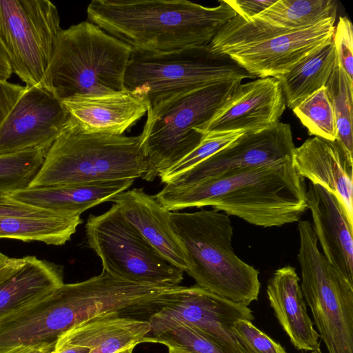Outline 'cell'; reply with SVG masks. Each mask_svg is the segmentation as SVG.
<instances>
[{"label": "cell", "instance_id": "cell-14", "mask_svg": "<svg viewBox=\"0 0 353 353\" xmlns=\"http://www.w3.org/2000/svg\"><path fill=\"white\" fill-rule=\"evenodd\" d=\"M336 18L225 51L255 77H276L292 69L306 57L333 39Z\"/></svg>", "mask_w": 353, "mask_h": 353}, {"label": "cell", "instance_id": "cell-29", "mask_svg": "<svg viewBox=\"0 0 353 353\" xmlns=\"http://www.w3.org/2000/svg\"><path fill=\"white\" fill-rule=\"evenodd\" d=\"M292 110L310 135L336 141L337 132L334 110L325 86Z\"/></svg>", "mask_w": 353, "mask_h": 353}, {"label": "cell", "instance_id": "cell-27", "mask_svg": "<svg viewBox=\"0 0 353 353\" xmlns=\"http://www.w3.org/2000/svg\"><path fill=\"white\" fill-rule=\"evenodd\" d=\"M332 103L336 127V143L353 162V83L339 65L325 85Z\"/></svg>", "mask_w": 353, "mask_h": 353}, {"label": "cell", "instance_id": "cell-20", "mask_svg": "<svg viewBox=\"0 0 353 353\" xmlns=\"http://www.w3.org/2000/svg\"><path fill=\"white\" fill-rule=\"evenodd\" d=\"M130 222L165 259L185 272L188 265L180 242L169 224L170 212L143 188L123 191L110 199Z\"/></svg>", "mask_w": 353, "mask_h": 353}, {"label": "cell", "instance_id": "cell-5", "mask_svg": "<svg viewBox=\"0 0 353 353\" xmlns=\"http://www.w3.org/2000/svg\"><path fill=\"white\" fill-rule=\"evenodd\" d=\"M132 53L129 45L89 21L61 29L47 72V88L61 101L75 95L124 90Z\"/></svg>", "mask_w": 353, "mask_h": 353}, {"label": "cell", "instance_id": "cell-39", "mask_svg": "<svg viewBox=\"0 0 353 353\" xmlns=\"http://www.w3.org/2000/svg\"><path fill=\"white\" fill-rule=\"evenodd\" d=\"M134 348V347H130V348L125 349L124 350L120 351V352H117V353H132V351H133Z\"/></svg>", "mask_w": 353, "mask_h": 353}, {"label": "cell", "instance_id": "cell-6", "mask_svg": "<svg viewBox=\"0 0 353 353\" xmlns=\"http://www.w3.org/2000/svg\"><path fill=\"white\" fill-rule=\"evenodd\" d=\"M233 80L170 97L150 108L139 135L152 181L194 150L203 135L194 130L209 121L241 83Z\"/></svg>", "mask_w": 353, "mask_h": 353}, {"label": "cell", "instance_id": "cell-33", "mask_svg": "<svg viewBox=\"0 0 353 353\" xmlns=\"http://www.w3.org/2000/svg\"><path fill=\"white\" fill-rule=\"evenodd\" d=\"M26 90V85L0 80V126Z\"/></svg>", "mask_w": 353, "mask_h": 353}, {"label": "cell", "instance_id": "cell-7", "mask_svg": "<svg viewBox=\"0 0 353 353\" xmlns=\"http://www.w3.org/2000/svg\"><path fill=\"white\" fill-rule=\"evenodd\" d=\"M254 78L230 56L214 51L208 44L161 53L132 50L124 85L142 97L150 108L206 85Z\"/></svg>", "mask_w": 353, "mask_h": 353}, {"label": "cell", "instance_id": "cell-11", "mask_svg": "<svg viewBox=\"0 0 353 353\" xmlns=\"http://www.w3.org/2000/svg\"><path fill=\"white\" fill-rule=\"evenodd\" d=\"M159 314L183 321L225 353H248L232 331L238 320L254 319L248 306L210 292L197 285H178L161 294Z\"/></svg>", "mask_w": 353, "mask_h": 353}, {"label": "cell", "instance_id": "cell-8", "mask_svg": "<svg viewBox=\"0 0 353 353\" xmlns=\"http://www.w3.org/2000/svg\"><path fill=\"white\" fill-rule=\"evenodd\" d=\"M300 284L328 353H353V283L320 252L312 223H298Z\"/></svg>", "mask_w": 353, "mask_h": 353}, {"label": "cell", "instance_id": "cell-30", "mask_svg": "<svg viewBox=\"0 0 353 353\" xmlns=\"http://www.w3.org/2000/svg\"><path fill=\"white\" fill-rule=\"evenodd\" d=\"M245 132L246 131L238 130L203 135L200 144L194 150L159 175L161 182L165 184L170 183L178 176L234 141Z\"/></svg>", "mask_w": 353, "mask_h": 353}, {"label": "cell", "instance_id": "cell-23", "mask_svg": "<svg viewBox=\"0 0 353 353\" xmlns=\"http://www.w3.org/2000/svg\"><path fill=\"white\" fill-rule=\"evenodd\" d=\"M134 180L100 181L83 184L25 188L6 192L21 201L52 211L81 214L127 190Z\"/></svg>", "mask_w": 353, "mask_h": 353}, {"label": "cell", "instance_id": "cell-2", "mask_svg": "<svg viewBox=\"0 0 353 353\" xmlns=\"http://www.w3.org/2000/svg\"><path fill=\"white\" fill-rule=\"evenodd\" d=\"M206 7L187 0H92L88 21L132 50L161 53L208 45L236 14L220 0Z\"/></svg>", "mask_w": 353, "mask_h": 353}, {"label": "cell", "instance_id": "cell-25", "mask_svg": "<svg viewBox=\"0 0 353 353\" xmlns=\"http://www.w3.org/2000/svg\"><path fill=\"white\" fill-rule=\"evenodd\" d=\"M337 65L332 39L306 57L289 72L274 77L281 85L286 105L292 110L324 87Z\"/></svg>", "mask_w": 353, "mask_h": 353}, {"label": "cell", "instance_id": "cell-24", "mask_svg": "<svg viewBox=\"0 0 353 353\" xmlns=\"http://www.w3.org/2000/svg\"><path fill=\"white\" fill-rule=\"evenodd\" d=\"M63 283L62 267L34 256H25L24 263L0 285V320Z\"/></svg>", "mask_w": 353, "mask_h": 353}, {"label": "cell", "instance_id": "cell-26", "mask_svg": "<svg viewBox=\"0 0 353 353\" xmlns=\"http://www.w3.org/2000/svg\"><path fill=\"white\" fill-rule=\"evenodd\" d=\"M337 8V2L333 0H276L253 19L268 26L297 30L336 18Z\"/></svg>", "mask_w": 353, "mask_h": 353}, {"label": "cell", "instance_id": "cell-12", "mask_svg": "<svg viewBox=\"0 0 353 353\" xmlns=\"http://www.w3.org/2000/svg\"><path fill=\"white\" fill-rule=\"evenodd\" d=\"M294 148L290 125L279 121L265 130L245 132L165 185L183 186L235 170L292 161Z\"/></svg>", "mask_w": 353, "mask_h": 353}, {"label": "cell", "instance_id": "cell-28", "mask_svg": "<svg viewBox=\"0 0 353 353\" xmlns=\"http://www.w3.org/2000/svg\"><path fill=\"white\" fill-rule=\"evenodd\" d=\"M48 149L0 155V192L27 188L39 172Z\"/></svg>", "mask_w": 353, "mask_h": 353}, {"label": "cell", "instance_id": "cell-13", "mask_svg": "<svg viewBox=\"0 0 353 353\" xmlns=\"http://www.w3.org/2000/svg\"><path fill=\"white\" fill-rule=\"evenodd\" d=\"M70 119L68 110L50 90L26 88L0 126V155L49 149Z\"/></svg>", "mask_w": 353, "mask_h": 353}, {"label": "cell", "instance_id": "cell-16", "mask_svg": "<svg viewBox=\"0 0 353 353\" xmlns=\"http://www.w3.org/2000/svg\"><path fill=\"white\" fill-rule=\"evenodd\" d=\"M292 164L301 177L333 194L353 224V162L336 141L305 140L295 147Z\"/></svg>", "mask_w": 353, "mask_h": 353}, {"label": "cell", "instance_id": "cell-40", "mask_svg": "<svg viewBox=\"0 0 353 353\" xmlns=\"http://www.w3.org/2000/svg\"><path fill=\"white\" fill-rule=\"evenodd\" d=\"M312 353H323L320 347L314 350V351H312Z\"/></svg>", "mask_w": 353, "mask_h": 353}, {"label": "cell", "instance_id": "cell-34", "mask_svg": "<svg viewBox=\"0 0 353 353\" xmlns=\"http://www.w3.org/2000/svg\"><path fill=\"white\" fill-rule=\"evenodd\" d=\"M276 0H225L236 14L246 21H251Z\"/></svg>", "mask_w": 353, "mask_h": 353}, {"label": "cell", "instance_id": "cell-35", "mask_svg": "<svg viewBox=\"0 0 353 353\" xmlns=\"http://www.w3.org/2000/svg\"><path fill=\"white\" fill-rule=\"evenodd\" d=\"M24 261L25 257L10 258L0 252V285L19 268Z\"/></svg>", "mask_w": 353, "mask_h": 353}, {"label": "cell", "instance_id": "cell-31", "mask_svg": "<svg viewBox=\"0 0 353 353\" xmlns=\"http://www.w3.org/2000/svg\"><path fill=\"white\" fill-rule=\"evenodd\" d=\"M232 331L248 353H287L284 347L250 321L234 322Z\"/></svg>", "mask_w": 353, "mask_h": 353}, {"label": "cell", "instance_id": "cell-19", "mask_svg": "<svg viewBox=\"0 0 353 353\" xmlns=\"http://www.w3.org/2000/svg\"><path fill=\"white\" fill-rule=\"evenodd\" d=\"M306 202L323 254L353 283V224L336 197L320 185H309Z\"/></svg>", "mask_w": 353, "mask_h": 353}, {"label": "cell", "instance_id": "cell-32", "mask_svg": "<svg viewBox=\"0 0 353 353\" xmlns=\"http://www.w3.org/2000/svg\"><path fill=\"white\" fill-rule=\"evenodd\" d=\"M333 42L338 65L353 83V28L347 17H341L334 28Z\"/></svg>", "mask_w": 353, "mask_h": 353}, {"label": "cell", "instance_id": "cell-18", "mask_svg": "<svg viewBox=\"0 0 353 353\" xmlns=\"http://www.w3.org/2000/svg\"><path fill=\"white\" fill-rule=\"evenodd\" d=\"M61 102L83 130L114 135L123 134L149 108L142 97L127 90L75 95Z\"/></svg>", "mask_w": 353, "mask_h": 353}, {"label": "cell", "instance_id": "cell-37", "mask_svg": "<svg viewBox=\"0 0 353 353\" xmlns=\"http://www.w3.org/2000/svg\"><path fill=\"white\" fill-rule=\"evenodd\" d=\"M90 350L86 347L73 345H54L46 350L43 353H89Z\"/></svg>", "mask_w": 353, "mask_h": 353}, {"label": "cell", "instance_id": "cell-38", "mask_svg": "<svg viewBox=\"0 0 353 353\" xmlns=\"http://www.w3.org/2000/svg\"><path fill=\"white\" fill-rule=\"evenodd\" d=\"M40 350L27 347L23 346H17L10 348L0 350V353H43Z\"/></svg>", "mask_w": 353, "mask_h": 353}, {"label": "cell", "instance_id": "cell-9", "mask_svg": "<svg viewBox=\"0 0 353 353\" xmlns=\"http://www.w3.org/2000/svg\"><path fill=\"white\" fill-rule=\"evenodd\" d=\"M89 246L100 258L103 270L134 283L179 285L184 272L165 259L122 215L115 204L85 224Z\"/></svg>", "mask_w": 353, "mask_h": 353}, {"label": "cell", "instance_id": "cell-21", "mask_svg": "<svg viewBox=\"0 0 353 353\" xmlns=\"http://www.w3.org/2000/svg\"><path fill=\"white\" fill-rule=\"evenodd\" d=\"M270 305L291 343L298 350L314 351L320 346V335L307 311L306 302L295 268L277 269L268 281Z\"/></svg>", "mask_w": 353, "mask_h": 353}, {"label": "cell", "instance_id": "cell-15", "mask_svg": "<svg viewBox=\"0 0 353 353\" xmlns=\"http://www.w3.org/2000/svg\"><path fill=\"white\" fill-rule=\"evenodd\" d=\"M285 108L279 81L274 77L260 78L240 83L212 118L194 130L203 135L260 131L279 122Z\"/></svg>", "mask_w": 353, "mask_h": 353}, {"label": "cell", "instance_id": "cell-10", "mask_svg": "<svg viewBox=\"0 0 353 353\" xmlns=\"http://www.w3.org/2000/svg\"><path fill=\"white\" fill-rule=\"evenodd\" d=\"M48 0H0V46L27 88H47V72L61 30Z\"/></svg>", "mask_w": 353, "mask_h": 353}, {"label": "cell", "instance_id": "cell-17", "mask_svg": "<svg viewBox=\"0 0 353 353\" xmlns=\"http://www.w3.org/2000/svg\"><path fill=\"white\" fill-rule=\"evenodd\" d=\"M82 223L81 214L43 209L0 192V239L62 245Z\"/></svg>", "mask_w": 353, "mask_h": 353}, {"label": "cell", "instance_id": "cell-36", "mask_svg": "<svg viewBox=\"0 0 353 353\" xmlns=\"http://www.w3.org/2000/svg\"><path fill=\"white\" fill-rule=\"evenodd\" d=\"M12 72L8 58L0 46V80L7 81Z\"/></svg>", "mask_w": 353, "mask_h": 353}, {"label": "cell", "instance_id": "cell-1", "mask_svg": "<svg viewBox=\"0 0 353 353\" xmlns=\"http://www.w3.org/2000/svg\"><path fill=\"white\" fill-rule=\"evenodd\" d=\"M154 196L169 212L212 206L263 228L296 222L307 209L304 179L292 161L235 170L183 186L165 185Z\"/></svg>", "mask_w": 353, "mask_h": 353}, {"label": "cell", "instance_id": "cell-4", "mask_svg": "<svg viewBox=\"0 0 353 353\" xmlns=\"http://www.w3.org/2000/svg\"><path fill=\"white\" fill-rule=\"evenodd\" d=\"M148 168L139 135L88 132L71 118L28 187L135 180Z\"/></svg>", "mask_w": 353, "mask_h": 353}, {"label": "cell", "instance_id": "cell-22", "mask_svg": "<svg viewBox=\"0 0 353 353\" xmlns=\"http://www.w3.org/2000/svg\"><path fill=\"white\" fill-rule=\"evenodd\" d=\"M150 330L149 321L110 312L79 323L64 333L54 345L86 347L89 353H117L145 342Z\"/></svg>", "mask_w": 353, "mask_h": 353}, {"label": "cell", "instance_id": "cell-3", "mask_svg": "<svg viewBox=\"0 0 353 353\" xmlns=\"http://www.w3.org/2000/svg\"><path fill=\"white\" fill-rule=\"evenodd\" d=\"M169 224L184 252L185 272L198 286L246 306L258 300L259 272L235 254L228 215L214 209L170 212Z\"/></svg>", "mask_w": 353, "mask_h": 353}]
</instances>
